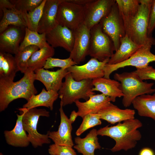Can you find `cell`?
I'll use <instances>...</instances> for the list:
<instances>
[{"label":"cell","mask_w":155,"mask_h":155,"mask_svg":"<svg viewBox=\"0 0 155 155\" xmlns=\"http://www.w3.org/2000/svg\"><path fill=\"white\" fill-rule=\"evenodd\" d=\"M35 80L41 82L47 91L58 92L63 84L62 80L68 73L67 69L61 68L55 71H51L43 68L34 71Z\"/></svg>","instance_id":"19"},{"label":"cell","mask_w":155,"mask_h":155,"mask_svg":"<svg viewBox=\"0 0 155 155\" xmlns=\"http://www.w3.org/2000/svg\"><path fill=\"white\" fill-rule=\"evenodd\" d=\"M84 6L63 0L59 5L56 19L58 25L73 30L83 23Z\"/></svg>","instance_id":"8"},{"label":"cell","mask_w":155,"mask_h":155,"mask_svg":"<svg viewBox=\"0 0 155 155\" xmlns=\"http://www.w3.org/2000/svg\"><path fill=\"white\" fill-rule=\"evenodd\" d=\"M110 98L102 94H93L84 102L78 100L75 102L78 108V116L82 118L86 115L98 113L104 107L111 102Z\"/></svg>","instance_id":"21"},{"label":"cell","mask_w":155,"mask_h":155,"mask_svg":"<svg viewBox=\"0 0 155 155\" xmlns=\"http://www.w3.org/2000/svg\"><path fill=\"white\" fill-rule=\"evenodd\" d=\"M142 126L141 122L135 118L119 123L114 126L107 125L97 130V134L109 137L115 141V145L110 149L112 152L122 150L126 151L135 147L137 141L141 140L142 134L137 129Z\"/></svg>","instance_id":"1"},{"label":"cell","mask_w":155,"mask_h":155,"mask_svg":"<svg viewBox=\"0 0 155 155\" xmlns=\"http://www.w3.org/2000/svg\"><path fill=\"white\" fill-rule=\"evenodd\" d=\"M58 92L46 90L43 88L41 92L37 95H33L24 104L23 108L30 109L40 106L47 107L51 111L53 109L54 102L59 97Z\"/></svg>","instance_id":"26"},{"label":"cell","mask_w":155,"mask_h":155,"mask_svg":"<svg viewBox=\"0 0 155 155\" xmlns=\"http://www.w3.org/2000/svg\"><path fill=\"white\" fill-rule=\"evenodd\" d=\"M100 23L103 31L111 40L114 51H116L120 46L121 38L126 34L123 22L116 3Z\"/></svg>","instance_id":"9"},{"label":"cell","mask_w":155,"mask_h":155,"mask_svg":"<svg viewBox=\"0 0 155 155\" xmlns=\"http://www.w3.org/2000/svg\"><path fill=\"white\" fill-rule=\"evenodd\" d=\"M124 26L136 15L140 5V0H115Z\"/></svg>","instance_id":"30"},{"label":"cell","mask_w":155,"mask_h":155,"mask_svg":"<svg viewBox=\"0 0 155 155\" xmlns=\"http://www.w3.org/2000/svg\"><path fill=\"white\" fill-rule=\"evenodd\" d=\"M92 0H69L71 2L83 6L90 3Z\"/></svg>","instance_id":"41"},{"label":"cell","mask_w":155,"mask_h":155,"mask_svg":"<svg viewBox=\"0 0 155 155\" xmlns=\"http://www.w3.org/2000/svg\"><path fill=\"white\" fill-rule=\"evenodd\" d=\"M115 0H92L84 6L83 23L90 30L110 12Z\"/></svg>","instance_id":"11"},{"label":"cell","mask_w":155,"mask_h":155,"mask_svg":"<svg viewBox=\"0 0 155 155\" xmlns=\"http://www.w3.org/2000/svg\"><path fill=\"white\" fill-rule=\"evenodd\" d=\"M90 42L89 55L102 61L109 59L115 51L110 38L102 30L99 23L90 30Z\"/></svg>","instance_id":"7"},{"label":"cell","mask_w":155,"mask_h":155,"mask_svg":"<svg viewBox=\"0 0 155 155\" xmlns=\"http://www.w3.org/2000/svg\"><path fill=\"white\" fill-rule=\"evenodd\" d=\"M109 59L101 61L92 58L83 65H75L67 69L76 81L86 80H93L104 76V69Z\"/></svg>","instance_id":"10"},{"label":"cell","mask_w":155,"mask_h":155,"mask_svg":"<svg viewBox=\"0 0 155 155\" xmlns=\"http://www.w3.org/2000/svg\"><path fill=\"white\" fill-rule=\"evenodd\" d=\"M63 0H46L37 32L46 34L58 25L56 18L58 6Z\"/></svg>","instance_id":"18"},{"label":"cell","mask_w":155,"mask_h":155,"mask_svg":"<svg viewBox=\"0 0 155 155\" xmlns=\"http://www.w3.org/2000/svg\"><path fill=\"white\" fill-rule=\"evenodd\" d=\"M114 78L120 83L123 94L122 103L125 107L129 106L137 97L155 92V89L152 88L154 83L143 81L134 71L115 73Z\"/></svg>","instance_id":"4"},{"label":"cell","mask_w":155,"mask_h":155,"mask_svg":"<svg viewBox=\"0 0 155 155\" xmlns=\"http://www.w3.org/2000/svg\"><path fill=\"white\" fill-rule=\"evenodd\" d=\"M151 47L148 45L142 46L126 60L116 64L107 63L104 69V77L110 78L112 73L121 68L128 66L141 68L148 65L150 62L155 61V55L150 51Z\"/></svg>","instance_id":"12"},{"label":"cell","mask_w":155,"mask_h":155,"mask_svg":"<svg viewBox=\"0 0 155 155\" xmlns=\"http://www.w3.org/2000/svg\"><path fill=\"white\" fill-rule=\"evenodd\" d=\"M142 46L137 44L125 34L121 38L119 49L109 59L108 64H116L126 60Z\"/></svg>","instance_id":"24"},{"label":"cell","mask_w":155,"mask_h":155,"mask_svg":"<svg viewBox=\"0 0 155 155\" xmlns=\"http://www.w3.org/2000/svg\"><path fill=\"white\" fill-rule=\"evenodd\" d=\"M63 106L62 104L60 101V107L59 109L60 115V124L57 131H49V137L55 144L73 147L74 144L71 134L72 129V124L65 114Z\"/></svg>","instance_id":"17"},{"label":"cell","mask_w":155,"mask_h":155,"mask_svg":"<svg viewBox=\"0 0 155 155\" xmlns=\"http://www.w3.org/2000/svg\"><path fill=\"white\" fill-rule=\"evenodd\" d=\"M65 78V80L58 92L63 106L81 99L87 101L91 95L95 94L92 90L94 87L92 80L76 81L69 72Z\"/></svg>","instance_id":"5"},{"label":"cell","mask_w":155,"mask_h":155,"mask_svg":"<svg viewBox=\"0 0 155 155\" xmlns=\"http://www.w3.org/2000/svg\"><path fill=\"white\" fill-rule=\"evenodd\" d=\"M46 1V0H43L39 6L32 11L26 14L27 28L30 30L37 32L38 24L42 16Z\"/></svg>","instance_id":"33"},{"label":"cell","mask_w":155,"mask_h":155,"mask_svg":"<svg viewBox=\"0 0 155 155\" xmlns=\"http://www.w3.org/2000/svg\"><path fill=\"white\" fill-rule=\"evenodd\" d=\"M55 54V49L50 45L37 50L32 55L27 63V69L34 72L43 68L47 59L52 57Z\"/></svg>","instance_id":"29"},{"label":"cell","mask_w":155,"mask_h":155,"mask_svg":"<svg viewBox=\"0 0 155 155\" xmlns=\"http://www.w3.org/2000/svg\"><path fill=\"white\" fill-rule=\"evenodd\" d=\"M92 83L94 86L92 91L100 92L109 97L112 102H115L117 98L123 96L120 89V82L115 80L103 77L93 80Z\"/></svg>","instance_id":"23"},{"label":"cell","mask_w":155,"mask_h":155,"mask_svg":"<svg viewBox=\"0 0 155 155\" xmlns=\"http://www.w3.org/2000/svg\"><path fill=\"white\" fill-rule=\"evenodd\" d=\"M39 49L35 45L26 47L22 50L19 51L14 56L16 65L18 71L24 73L27 69L28 61L35 51Z\"/></svg>","instance_id":"32"},{"label":"cell","mask_w":155,"mask_h":155,"mask_svg":"<svg viewBox=\"0 0 155 155\" xmlns=\"http://www.w3.org/2000/svg\"><path fill=\"white\" fill-rule=\"evenodd\" d=\"M78 116L77 112L73 110L71 112L69 119L71 124L74 122L76 118Z\"/></svg>","instance_id":"42"},{"label":"cell","mask_w":155,"mask_h":155,"mask_svg":"<svg viewBox=\"0 0 155 155\" xmlns=\"http://www.w3.org/2000/svg\"><path fill=\"white\" fill-rule=\"evenodd\" d=\"M43 0H10V2L16 9L26 14L39 6Z\"/></svg>","instance_id":"35"},{"label":"cell","mask_w":155,"mask_h":155,"mask_svg":"<svg viewBox=\"0 0 155 155\" xmlns=\"http://www.w3.org/2000/svg\"><path fill=\"white\" fill-rule=\"evenodd\" d=\"M134 71L142 80H155V69L149 65L136 68Z\"/></svg>","instance_id":"38"},{"label":"cell","mask_w":155,"mask_h":155,"mask_svg":"<svg viewBox=\"0 0 155 155\" xmlns=\"http://www.w3.org/2000/svg\"><path fill=\"white\" fill-rule=\"evenodd\" d=\"M18 109L23 114L22 121L24 129L28 133L30 143L36 148L41 147L44 144H49L51 141L49 138V131L46 134H42L37 131V125L40 116L49 117V112L45 109L36 108L30 109L20 108Z\"/></svg>","instance_id":"6"},{"label":"cell","mask_w":155,"mask_h":155,"mask_svg":"<svg viewBox=\"0 0 155 155\" xmlns=\"http://www.w3.org/2000/svg\"><path fill=\"white\" fill-rule=\"evenodd\" d=\"M98 113L100 119L114 124L135 119V112L134 110L130 109H121L110 102L102 108Z\"/></svg>","instance_id":"20"},{"label":"cell","mask_w":155,"mask_h":155,"mask_svg":"<svg viewBox=\"0 0 155 155\" xmlns=\"http://www.w3.org/2000/svg\"><path fill=\"white\" fill-rule=\"evenodd\" d=\"M139 155H155V154L152 149L148 148H145L141 150Z\"/></svg>","instance_id":"40"},{"label":"cell","mask_w":155,"mask_h":155,"mask_svg":"<svg viewBox=\"0 0 155 155\" xmlns=\"http://www.w3.org/2000/svg\"><path fill=\"white\" fill-rule=\"evenodd\" d=\"M152 0H140L138 11L135 16L124 26L126 34L140 46H151L155 39L147 35L149 17Z\"/></svg>","instance_id":"3"},{"label":"cell","mask_w":155,"mask_h":155,"mask_svg":"<svg viewBox=\"0 0 155 155\" xmlns=\"http://www.w3.org/2000/svg\"><path fill=\"white\" fill-rule=\"evenodd\" d=\"M77 65L71 58L62 59L51 57L46 61L43 68L45 69H52L55 67L66 69L70 67Z\"/></svg>","instance_id":"36"},{"label":"cell","mask_w":155,"mask_h":155,"mask_svg":"<svg viewBox=\"0 0 155 155\" xmlns=\"http://www.w3.org/2000/svg\"><path fill=\"white\" fill-rule=\"evenodd\" d=\"M35 80L34 72L28 69L17 81L0 80V112L5 110L15 100L23 98L27 101L33 95L36 94Z\"/></svg>","instance_id":"2"},{"label":"cell","mask_w":155,"mask_h":155,"mask_svg":"<svg viewBox=\"0 0 155 155\" xmlns=\"http://www.w3.org/2000/svg\"><path fill=\"white\" fill-rule=\"evenodd\" d=\"M132 104L138 115L149 117L155 121V93L143 95L137 97Z\"/></svg>","instance_id":"27"},{"label":"cell","mask_w":155,"mask_h":155,"mask_svg":"<svg viewBox=\"0 0 155 155\" xmlns=\"http://www.w3.org/2000/svg\"><path fill=\"white\" fill-rule=\"evenodd\" d=\"M26 28L9 26L0 33V52L16 54L25 34Z\"/></svg>","instance_id":"14"},{"label":"cell","mask_w":155,"mask_h":155,"mask_svg":"<svg viewBox=\"0 0 155 155\" xmlns=\"http://www.w3.org/2000/svg\"><path fill=\"white\" fill-rule=\"evenodd\" d=\"M48 152L51 155H77L72 147L55 144L49 146Z\"/></svg>","instance_id":"37"},{"label":"cell","mask_w":155,"mask_h":155,"mask_svg":"<svg viewBox=\"0 0 155 155\" xmlns=\"http://www.w3.org/2000/svg\"><path fill=\"white\" fill-rule=\"evenodd\" d=\"M17 119L16 125L11 130H5L4 132L7 143L15 147H26L30 143L29 138L24 129L22 121L23 114H17Z\"/></svg>","instance_id":"22"},{"label":"cell","mask_w":155,"mask_h":155,"mask_svg":"<svg viewBox=\"0 0 155 155\" xmlns=\"http://www.w3.org/2000/svg\"><path fill=\"white\" fill-rule=\"evenodd\" d=\"M0 155H3L2 153H0Z\"/></svg>","instance_id":"43"},{"label":"cell","mask_w":155,"mask_h":155,"mask_svg":"<svg viewBox=\"0 0 155 155\" xmlns=\"http://www.w3.org/2000/svg\"><path fill=\"white\" fill-rule=\"evenodd\" d=\"M0 10L3 14L0 22V33L10 26L27 28L26 14L17 10L9 0H0Z\"/></svg>","instance_id":"15"},{"label":"cell","mask_w":155,"mask_h":155,"mask_svg":"<svg viewBox=\"0 0 155 155\" xmlns=\"http://www.w3.org/2000/svg\"><path fill=\"white\" fill-rule=\"evenodd\" d=\"M74 41L69 57L77 65L80 64L89 55L90 42V30L83 23L73 30Z\"/></svg>","instance_id":"13"},{"label":"cell","mask_w":155,"mask_h":155,"mask_svg":"<svg viewBox=\"0 0 155 155\" xmlns=\"http://www.w3.org/2000/svg\"><path fill=\"white\" fill-rule=\"evenodd\" d=\"M49 44L46 41L45 34H40L37 32L31 31L26 27L25 36L20 45L19 51L31 45L36 46L41 49Z\"/></svg>","instance_id":"31"},{"label":"cell","mask_w":155,"mask_h":155,"mask_svg":"<svg viewBox=\"0 0 155 155\" xmlns=\"http://www.w3.org/2000/svg\"><path fill=\"white\" fill-rule=\"evenodd\" d=\"M97 130L93 129L83 138L77 137L75 138L76 145L73 148L82 155H95L94 151L101 147L98 142Z\"/></svg>","instance_id":"25"},{"label":"cell","mask_w":155,"mask_h":155,"mask_svg":"<svg viewBox=\"0 0 155 155\" xmlns=\"http://www.w3.org/2000/svg\"><path fill=\"white\" fill-rule=\"evenodd\" d=\"M47 43L53 48L61 47L70 53L73 48V32L68 28L58 25L46 34Z\"/></svg>","instance_id":"16"},{"label":"cell","mask_w":155,"mask_h":155,"mask_svg":"<svg viewBox=\"0 0 155 155\" xmlns=\"http://www.w3.org/2000/svg\"><path fill=\"white\" fill-rule=\"evenodd\" d=\"M155 29V0H152L150 11L147 29V35L152 37V34Z\"/></svg>","instance_id":"39"},{"label":"cell","mask_w":155,"mask_h":155,"mask_svg":"<svg viewBox=\"0 0 155 155\" xmlns=\"http://www.w3.org/2000/svg\"><path fill=\"white\" fill-rule=\"evenodd\" d=\"M79 127L77 130L75 134L80 136L88 129L101 124L99 115L98 113L90 114L85 116Z\"/></svg>","instance_id":"34"},{"label":"cell","mask_w":155,"mask_h":155,"mask_svg":"<svg viewBox=\"0 0 155 155\" xmlns=\"http://www.w3.org/2000/svg\"><path fill=\"white\" fill-rule=\"evenodd\" d=\"M18 71L12 54L0 52V80L13 81Z\"/></svg>","instance_id":"28"}]
</instances>
